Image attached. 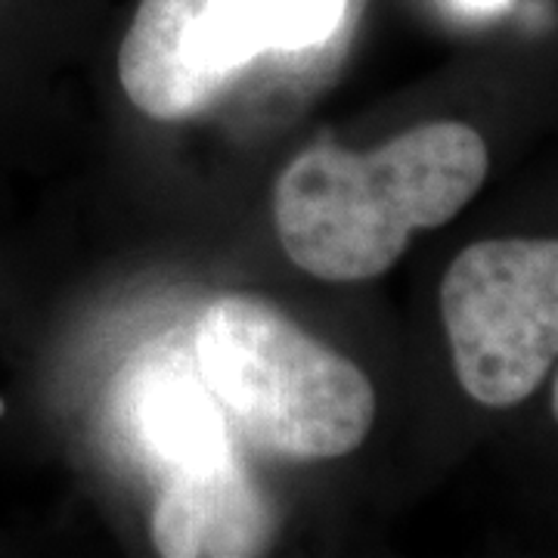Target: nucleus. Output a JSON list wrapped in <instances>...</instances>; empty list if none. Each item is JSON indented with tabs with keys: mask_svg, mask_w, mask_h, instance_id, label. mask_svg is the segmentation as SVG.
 <instances>
[{
	"mask_svg": "<svg viewBox=\"0 0 558 558\" xmlns=\"http://www.w3.org/2000/svg\"><path fill=\"white\" fill-rule=\"evenodd\" d=\"M196 363L220 413L267 453L336 459L373 428L376 391L363 369L267 301H211L196 329Z\"/></svg>",
	"mask_w": 558,
	"mask_h": 558,
	"instance_id": "2",
	"label": "nucleus"
},
{
	"mask_svg": "<svg viewBox=\"0 0 558 558\" xmlns=\"http://www.w3.org/2000/svg\"><path fill=\"white\" fill-rule=\"evenodd\" d=\"M264 57L245 0H140L121 40L119 78L143 116L180 121Z\"/></svg>",
	"mask_w": 558,
	"mask_h": 558,
	"instance_id": "4",
	"label": "nucleus"
},
{
	"mask_svg": "<svg viewBox=\"0 0 558 558\" xmlns=\"http://www.w3.org/2000/svg\"><path fill=\"white\" fill-rule=\"evenodd\" d=\"M553 413H556V422H558V379H556V391H553Z\"/></svg>",
	"mask_w": 558,
	"mask_h": 558,
	"instance_id": "9",
	"label": "nucleus"
},
{
	"mask_svg": "<svg viewBox=\"0 0 558 558\" xmlns=\"http://www.w3.org/2000/svg\"><path fill=\"white\" fill-rule=\"evenodd\" d=\"M351 0H245L264 53H301L332 38Z\"/></svg>",
	"mask_w": 558,
	"mask_h": 558,
	"instance_id": "7",
	"label": "nucleus"
},
{
	"mask_svg": "<svg viewBox=\"0 0 558 558\" xmlns=\"http://www.w3.org/2000/svg\"><path fill=\"white\" fill-rule=\"evenodd\" d=\"M444 7H450L457 16L465 20H481V16H494L499 10H506L512 0H440Z\"/></svg>",
	"mask_w": 558,
	"mask_h": 558,
	"instance_id": "8",
	"label": "nucleus"
},
{
	"mask_svg": "<svg viewBox=\"0 0 558 558\" xmlns=\"http://www.w3.org/2000/svg\"><path fill=\"white\" fill-rule=\"evenodd\" d=\"M277 515L236 453L178 469L153 509L149 534L165 558L260 556Z\"/></svg>",
	"mask_w": 558,
	"mask_h": 558,
	"instance_id": "5",
	"label": "nucleus"
},
{
	"mask_svg": "<svg viewBox=\"0 0 558 558\" xmlns=\"http://www.w3.org/2000/svg\"><path fill=\"white\" fill-rule=\"evenodd\" d=\"M487 168L484 140L462 121L418 124L373 153L311 146L277 180V236L311 277L373 279L395 267L416 230L457 218Z\"/></svg>",
	"mask_w": 558,
	"mask_h": 558,
	"instance_id": "1",
	"label": "nucleus"
},
{
	"mask_svg": "<svg viewBox=\"0 0 558 558\" xmlns=\"http://www.w3.org/2000/svg\"><path fill=\"white\" fill-rule=\"evenodd\" d=\"M134 398L137 432L156 457L174 465V472L233 453L220 407L202 376H193L183 363L149 369Z\"/></svg>",
	"mask_w": 558,
	"mask_h": 558,
	"instance_id": "6",
	"label": "nucleus"
},
{
	"mask_svg": "<svg viewBox=\"0 0 558 558\" xmlns=\"http://www.w3.org/2000/svg\"><path fill=\"white\" fill-rule=\"evenodd\" d=\"M459 385L484 407H515L558 360V240L469 245L440 282Z\"/></svg>",
	"mask_w": 558,
	"mask_h": 558,
	"instance_id": "3",
	"label": "nucleus"
}]
</instances>
